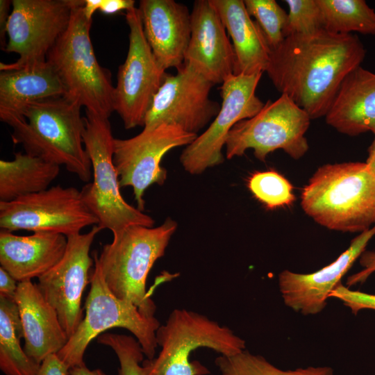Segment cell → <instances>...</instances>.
Segmentation results:
<instances>
[{
  "mask_svg": "<svg viewBox=\"0 0 375 375\" xmlns=\"http://www.w3.org/2000/svg\"><path fill=\"white\" fill-rule=\"evenodd\" d=\"M133 8V0H99L98 10L106 15H114Z\"/></svg>",
  "mask_w": 375,
  "mask_h": 375,
  "instance_id": "obj_36",
  "label": "cell"
},
{
  "mask_svg": "<svg viewBox=\"0 0 375 375\" xmlns=\"http://www.w3.org/2000/svg\"><path fill=\"white\" fill-rule=\"evenodd\" d=\"M67 244V237L59 233L35 232L22 236L1 230V267L18 283L38 278L62 259Z\"/></svg>",
  "mask_w": 375,
  "mask_h": 375,
  "instance_id": "obj_21",
  "label": "cell"
},
{
  "mask_svg": "<svg viewBox=\"0 0 375 375\" xmlns=\"http://www.w3.org/2000/svg\"><path fill=\"white\" fill-rule=\"evenodd\" d=\"M177 228L168 217L160 226H132L114 235L96 257L105 281L118 298L137 306L147 317H155L156 306L146 290L150 270L165 255Z\"/></svg>",
  "mask_w": 375,
  "mask_h": 375,
  "instance_id": "obj_4",
  "label": "cell"
},
{
  "mask_svg": "<svg viewBox=\"0 0 375 375\" xmlns=\"http://www.w3.org/2000/svg\"><path fill=\"white\" fill-rule=\"evenodd\" d=\"M365 55L357 35L322 28L285 38L271 51L266 72L279 92L315 119L325 117L343 80Z\"/></svg>",
  "mask_w": 375,
  "mask_h": 375,
  "instance_id": "obj_1",
  "label": "cell"
},
{
  "mask_svg": "<svg viewBox=\"0 0 375 375\" xmlns=\"http://www.w3.org/2000/svg\"><path fill=\"white\" fill-rule=\"evenodd\" d=\"M246 9L262 31L271 51L285 39L288 13L274 0H244Z\"/></svg>",
  "mask_w": 375,
  "mask_h": 375,
  "instance_id": "obj_30",
  "label": "cell"
},
{
  "mask_svg": "<svg viewBox=\"0 0 375 375\" xmlns=\"http://www.w3.org/2000/svg\"><path fill=\"white\" fill-rule=\"evenodd\" d=\"M98 224L81 190L74 187L57 185L10 202L0 201L1 230L50 232L68 237Z\"/></svg>",
  "mask_w": 375,
  "mask_h": 375,
  "instance_id": "obj_10",
  "label": "cell"
},
{
  "mask_svg": "<svg viewBox=\"0 0 375 375\" xmlns=\"http://www.w3.org/2000/svg\"><path fill=\"white\" fill-rule=\"evenodd\" d=\"M197 137L181 128L167 124L144 128L128 139L114 140L112 161L120 188H133L137 208L142 211L145 190L153 184L162 185L167 171L161 167L163 156L171 149L188 146Z\"/></svg>",
  "mask_w": 375,
  "mask_h": 375,
  "instance_id": "obj_12",
  "label": "cell"
},
{
  "mask_svg": "<svg viewBox=\"0 0 375 375\" xmlns=\"http://www.w3.org/2000/svg\"><path fill=\"white\" fill-rule=\"evenodd\" d=\"M143 31L151 51L164 69H179L185 62L191 35V13L174 0H141Z\"/></svg>",
  "mask_w": 375,
  "mask_h": 375,
  "instance_id": "obj_19",
  "label": "cell"
},
{
  "mask_svg": "<svg viewBox=\"0 0 375 375\" xmlns=\"http://www.w3.org/2000/svg\"><path fill=\"white\" fill-rule=\"evenodd\" d=\"M214 84L191 65L184 62L174 75L167 74L153 97L144 128L162 124L197 135L215 119L221 104L210 98Z\"/></svg>",
  "mask_w": 375,
  "mask_h": 375,
  "instance_id": "obj_14",
  "label": "cell"
},
{
  "mask_svg": "<svg viewBox=\"0 0 375 375\" xmlns=\"http://www.w3.org/2000/svg\"><path fill=\"white\" fill-rule=\"evenodd\" d=\"M69 370L57 354H52L42 362L38 375H69Z\"/></svg>",
  "mask_w": 375,
  "mask_h": 375,
  "instance_id": "obj_35",
  "label": "cell"
},
{
  "mask_svg": "<svg viewBox=\"0 0 375 375\" xmlns=\"http://www.w3.org/2000/svg\"><path fill=\"white\" fill-rule=\"evenodd\" d=\"M215 363L219 375H333L329 367H308L295 370H283L260 355L244 350L233 356H218Z\"/></svg>",
  "mask_w": 375,
  "mask_h": 375,
  "instance_id": "obj_28",
  "label": "cell"
},
{
  "mask_svg": "<svg viewBox=\"0 0 375 375\" xmlns=\"http://www.w3.org/2000/svg\"><path fill=\"white\" fill-rule=\"evenodd\" d=\"M262 74H233L222 84L219 113L208 128L181 153V163L191 174L222 164V149L232 128L239 122L256 115L265 106L256 94Z\"/></svg>",
  "mask_w": 375,
  "mask_h": 375,
  "instance_id": "obj_13",
  "label": "cell"
},
{
  "mask_svg": "<svg viewBox=\"0 0 375 375\" xmlns=\"http://www.w3.org/2000/svg\"><path fill=\"white\" fill-rule=\"evenodd\" d=\"M85 0H75L66 31L47 56L65 90V97L95 115L109 117L114 111L115 87L109 70L94 52L90 31L92 19L84 12Z\"/></svg>",
  "mask_w": 375,
  "mask_h": 375,
  "instance_id": "obj_5",
  "label": "cell"
},
{
  "mask_svg": "<svg viewBox=\"0 0 375 375\" xmlns=\"http://www.w3.org/2000/svg\"><path fill=\"white\" fill-rule=\"evenodd\" d=\"M247 186L254 197L269 209L288 206L295 200L291 183L273 170L253 173Z\"/></svg>",
  "mask_w": 375,
  "mask_h": 375,
  "instance_id": "obj_29",
  "label": "cell"
},
{
  "mask_svg": "<svg viewBox=\"0 0 375 375\" xmlns=\"http://www.w3.org/2000/svg\"><path fill=\"white\" fill-rule=\"evenodd\" d=\"M161 349L156 358L142 365L147 375H207L210 371L190 356L198 348L206 347L222 356H233L245 350V341L228 327L199 312L174 309L165 324L156 331Z\"/></svg>",
  "mask_w": 375,
  "mask_h": 375,
  "instance_id": "obj_6",
  "label": "cell"
},
{
  "mask_svg": "<svg viewBox=\"0 0 375 375\" xmlns=\"http://www.w3.org/2000/svg\"><path fill=\"white\" fill-rule=\"evenodd\" d=\"M301 205L322 226L362 233L375 225V174L365 162L324 165L303 188Z\"/></svg>",
  "mask_w": 375,
  "mask_h": 375,
  "instance_id": "obj_3",
  "label": "cell"
},
{
  "mask_svg": "<svg viewBox=\"0 0 375 375\" xmlns=\"http://www.w3.org/2000/svg\"><path fill=\"white\" fill-rule=\"evenodd\" d=\"M23 338L17 303L0 297V369L5 375H38L40 365L22 347Z\"/></svg>",
  "mask_w": 375,
  "mask_h": 375,
  "instance_id": "obj_26",
  "label": "cell"
},
{
  "mask_svg": "<svg viewBox=\"0 0 375 375\" xmlns=\"http://www.w3.org/2000/svg\"><path fill=\"white\" fill-rule=\"evenodd\" d=\"M289 12L284 29L285 38L309 34L322 28L321 12L317 0H286Z\"/></svg>",
  "mask_w": 375,
  "mask_h": 375,
  "instance_id": "obj_32",
  "label": "cell"
},
{
  "mask_svg": "<svg viewBox=\"0 0 375 375\" xmlns=\"http://www.w3.org/2000/svg\"><path fill=\"white\" fill-rule=\"evenodd\" d=\"M232 40L235 74H262L269 66L271 50L242 0H209Z\"/></svg>",
  "mask_w": 375,
  "mask_h": 375,
  "instance_id": "obj_24",
  "label": "cell"
},
{
  "mask_svg": "<svg viewBox=\"0 0 375 375\" xmlns=\"http://www.w3.org/2000/svg\"><path fill=\"white\" fill-rule=\"evenodd\" d=\"M226 28L209 0H197L191 12V35L185 62L215 84L235 70V55Z\"/></svg>",
  "mask_w": 375,
  "mask_h": 375,
  "instance_id": "obj_17",
  "label": "cell"
},
{
  "mask_svg": "<svg viewBox=\"0 0 375 375\" xmlns=\"http://www.w3.org/2000/svg\"><path fill=\"white\" fill-rule=\"evenodd\" d=\"M322 28L335 34L375 35V10L364 0H317Z\"/></svg>",
  "mask_w": 375,
  "mask_h": 375,
  "instance_id": "obj_27",
  "label": "cell"
},
{
  "mask_svg": "<svg viewBox=\"0 0 375 375\" xmlns=\"http://www.w3.org/2000/svg\"><path fill=\"white\" fill-rule=\"evenodd\" d=\"M97 338L99 343L110 347L115 353L119 363L118 375H147L140 365L144 354L135 337L106 333Z\"/></svg>",
  "mask_w": 375,
  "mask_h": 375,
  "instance_id": "obj_31",
  "label": "cell"
},
{
  "mask_svg": "<svg viewBox=\"0 0 375 375\" xmlns=\"http://www.w3.org/2000/svg\"><path fill=\"white\" fill-rule=\"evenodd\" d=\"M129 28L128 50L119 67L113 107L124 128L144 126L153 97L167 73L156 59L143 31L138 8L126 12Z\"/></svg>",
  "mask_w": 375,
  "mask_h": 375,
  "instance_id": "obj_11",
  "label": "cell"
},
{
  "mask_svg": "<svg viewBox=\"0 0 375 375\" xmlns=\"http://www.w3.org/2000/svg\"><path fill=\"white\" fill-rule=\"evenodd\" d=\"M101 230L99 225H94L85 233L67 237V248L62 259L38 278L39 290L56 310L69 338L83 318L82 296L90 283L91 267L94 266V259L90 255V248Z\"/></svg>",
  "mask_w": 375,
  "mask_h": 375,
  "instance_id": "obj_16",
  "label": "cell"
},
{
  "mask_svg": "<svg viewBox=\"0 0 375 375\" xmlns=\"http://www.w3.org/2000/svg\"><path fill=\"white\" fill-rule=\"evenodd\" d=\"M75 0H13L3 51L16 53L13 64L23 66L47 60L57 40L67 28Z\"/></svg>",
  "mask_w": 375,
  "mask_h": 375,
  "instance_id": "obj_15",
  "label": "cell"
},
{
  "mask_svg": "<svg viewBox=\"0 0 375 375\" xmlns=\"http://www.w3.org/2000/svg\"><path fill=\"white\" fill-rule=\"evenodd\" d=\"M310 120L305 110L281 94L276 101L266 102L256 115L232 128L225 143L226 158L241 156L251 149L260 161L278 149L299 159L308 149L305 134Z\"/></svg>",
  "mask_w": 375,
  "mask_h": 375,
  "instance_id": "obj_9",
  "label": "cell"
},
{
  "mask_svg": "<svg viewBox=\"0 0 375 375\" xmlns=\"http://www.w3.org/2000/svg\"><path fill=\"white\" fill-rule=\"evenodd\" d=\"M12 160H0V201L48 189L58 176L60 166L41 158L17 152Z\"/></svg>",
  "mask_w": 375,
  "mask_h": 375,
  "instance_id": "obj_25",
  "label": "cell"
},
{
  "mask_svg": "<svg viewBox=\"0 0 375 375\" xmlns=\"http://www.w3.org/2000/svg\"><path fill=\"white\" fill-rule=\"evenodd\" d=\"M328 297L340 299L353 314L364 309L375 310V294L349 290L340 283L333 290Z\"/></svg>",
  "mask_w": 375,
  "mask_h": 375,
  "instance_id": "obj_33",
  "label": "cell"
},
{
  "mask_svg": "<svg viewBox=\"0 0 375 375\" xmlns=\"http://www.w3.org/2000/svg\"><path fill=\"white\" fill-rule=\"evenodd\" d=\"M21 319L24 349L40 365L49 356L57 354L69 338L56 310L44 299L31 281L19 282L15 297Z\"/></svg>",
  "mask_w": 375,
  "mask_h": 375,
  "instance_id": "obj_20",
  "label": "cell"
},
{
  "mask_svg": "<svg viewBox=\"0 0 375 375\" xmlns=\"http://www.w3.org/2000/svg\"><path fill=\"white\" fill-rule=\"evenodd\" d=\"M92 258L94 266L85 303V315L57 356L69 369L82 365L85 364V352L92 340L108 329L123 328L133 335L149 360L154 358L159 321L155 317L146 316L133 303L115 296L105 281L95 251Z\"/></svg>",
  "mask_w": 375,
  "mask_h": 375,
  "instance_id": "obj_7",
  "label": "cell"
},
{
  "mask_svg": "<svg viewBox=\"0 0 375 375\" xmlns=\"http://www.w3.org/2000/svg\"><path fill=\"white\" fill-rule=\"evenodd\" d=\"M374 235L375 225L356 237L334 262L315 272L304 274L288 270L281 272L278 285L285 305L303 315L322 311L330 293L365 251Z\"/></svg>",
  "mask_w": 375,
  "mask_h": 375,
  "instance_id": "obj_18",
  "label": "cell"
},
{
  "mask_svg": "<svg viewBox=\"0 0 375 375\" xmlns=\"http://www.w3.org/2000/svg\"><path fill=\"white\" fill-rule=\"evenodd\" d=\"M81 106L65 97L31 103L19 112L0 117L12 129L15 144L26 153L64 165L83 182H89L92 164L85 150Z\"/></svg>",
  "mask_w": 375,
  "mask_h": 375,
  "instance_id": "obj_2",
  "label": "cell"
},
{
  "mask_svg": "<svg viewBox=\"0 0 375 375\" xmlns=\"http://www.w3.org/2000/svg\"><path fill=\"white\" fill-rule=\"evenodd\" d=\"M365 163L369 169L375 174V137L368 148V156Z\"/></svg>",
  "mask_w": 375,
  "mask_h": 375,
  "instance_id": "obj_40",
  "label": "cell"
},
{
  "mask_svg": "<svg viewBox=\"0 0 375 375\" xmlns=\"http://www.w3.org/2000/svg\"><path fill=\"white\" fill-rule=\"evenodd\" d=\"M85 112L83 139L91 161L93 181L81 190L84 202L98 219V225L109 229L113 236L132 226L153 227V219L128 204L121 194L112 161L115 138L109 117Z\"/></svg>",
  "mask_w": 375,
  "mask_h": 375,
  "instance_id": "obj_8",
  "label": "cell"
},
{
  "mask_svg": "<svg viewBox=\"0 0 375 375\" xmlns=\"http://www.w3.org/2000/svg\"><path fill=\"white\" fill-rule=\"evenodd\" d=\"M10 4H12V1H0V36L1 45L3 43V46L1 47H3V50L6 46L5 38L6 34L7 24L10 14L9 13Z\"/></svg>",
  "mask_w": 375,
  "mask_h": 375,
  "instance_id": "obj_38",
  "label": "cell"
},
{
  "mask_svg": "<svg viewBox=\"0 0 375 375\" xmlns=\"http://www.w3.org/2000/svg\"><path fill=\"white\" fill-rule=\"evenodd\" d=\"M0 69V117L33 102L65 96L60 79L47 60L23 66L1 63Z\"/></svg>",
  "mask_w": 375,
  "mask_h": 375,
  "instance_id": "obj_23",
  "label": "cell"
},
{
  "mask_svg": "<svg viewBox=\"0 0 375 375\" xmlns=\"http://www.w3.org/2000/svg\"><path fill=\"white\" fill-rule=\"evenodd\" d=\"M69 375H107L99 369H90L85 364L69 369Z\"/></svg>",
  "mask_w": 375,
  "mask_h": 375,
  "instance_id": "obj_39",
  "label": "cell"
},
{
  "mask_svg": "<svg viewBox=\"0 0 375 375\" xmlns=\"http://www.w3.org/2000/svg\"><path fill=\"white\" fill-rule=\"evenodd\" d=\"M325 119L338 132L349 136L366 132L375 135V73L360 65L348 74Z\"/></svg>",
  "mask_w": 375,
  "mask_h": 375,
  "instance_id": "obj_22",
  "label": "cell"
},
{
  "mask_svg": "<svg viewBox=\"0 0 375 375\" xmlns=\"http://www.w3.org/2000/svg\"><path fill=\"white\" fill-rule=\"evenodd\" d=\"M18 282L0 267V297L15 301Z\"/></svg>",
  "mask_w": 375,
  "mask_h": 375,
  "instance_id": "obj_37",
  "label": "cell"
},
{
  "mask_svg": "<svg viewBox=\"0 0 375 375\" xmlns=\"http://www.w3.org/2000/svg\"><path fill=\"white\" fill-rule=\"evenodd\" d=\"M360 264L363 269L347 278L348 286L364 283L375 272V251H365L360 256Z\"/></svg>",
  "mask_w": 375,
  "mask_h": 375,
  "instance_id": "obj_34",
  "label": "cell"
}]
</instances>
